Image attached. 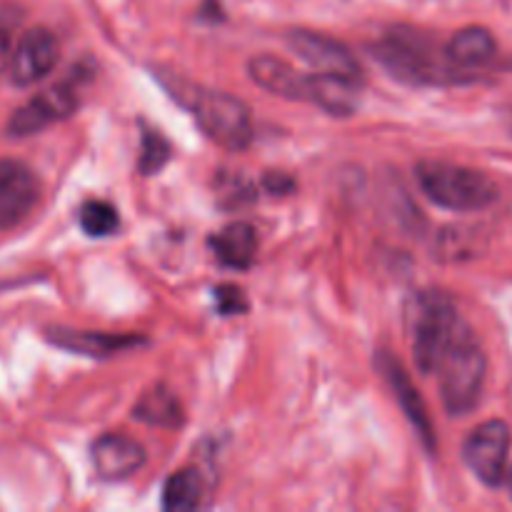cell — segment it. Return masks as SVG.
<instances>
[{"mask_svg": "<svg viewBox=\"0 0 512 512\" xmlns=\"http://www.w3.org/2000/svg\"><path fill=\"white\" fill-rule=\"evenodd\" d=\"M420 190L435 205L455 213H475L498 200V185L485 173L445 160H423L415 168Z\"/></svg>", "mask_w": 512, "mask_h": 512, "instance_id": "obj_5", "label": "cell"}, {"mask_svg": "<svg viewBox=\"0 0 512 512\" xmlns=\"http://www.w3.org/2000/svg\"><path fill=\"white\" fill-rule=\"evenodd\" d=\"M170 90L183 100L185 108L198 120L200 130L213 143L228 150L248 148L253 140V123H250V110L243 100L223 90L193 88V85L180 83L178 78L173 80Z\"/></svg>", "mask_w": 512, "mask_h": 512, "instance_id": "obj_2", "label": "cell"}, {"mask_svg": "<svg viewBox=\"0 0 512 512\" xmlns=\"http://www.w3.org/2000/svg\"><path fill=\"white\" fill-rule=\"evenodd\" d=\"M505 485H508V493H510V498H512V470H508V473H505V480H503Z\"/></svg>", "mask_w": 512, "mask_h": 512, "instance_id": "obj_23", "label": "cell"}, {"mask_svg": "<svg viewBox=\"0 0 512 512\" xmlns=\"http://www.w3.org/2000/svg\"><path fill=\"white\" fill-rule=\"evenodd\" d=\"M60 55V43L48 28H30L15 40L10 53L8 75L18 88L40 83L55 68Z\"/></svg>", "mask_w": 512, "mask_h": 512, "instance_id": "obj_8", "label": "cell"}, {"mask_svg": "<svg viewBox=\"0 0 512 512\" xmlns=\"http://www.w3.org/2000/svg\"><path fill=\"white\" fill-rule=\"evenodd\" d=\"M510 445L512 435L508 425L503 420H488L468 435L463 445V460L480 483L498 488L508 473Z\"/></svg>", "mask_w": 512, "mask_h": 512, "instance_id": "obj_6", "label": "cell"}, {"mask_svg": "<svg viewBox=\"0 0 512 512\" xmlns=\"http://www.w3.org/2000/svg\"><path fill=\"white\" fill-rule=\"evenodd\" d=\"M210 248L225 268L248 270L258 253V233L250 223H230L210 238Z\"/></svg>", "mask_w": 512, "mask_h": 512, "instance_id": "obj_15", "label": "cell"}, {"mask_svg": "<svg viewBox=\"0 0 512 512\" xmlns=\"http://www.w3.org/2000/svg\"><path fill=\"white\" fill-rule=\"evenodd\" d=\"M215 305H218L220 315H240L248 310V300H245L243 290L235 288V285L215 288Z\"/></svg>", "mask_w": 512, "mask_h": 512, "instance_id": "obj_22", "label": "cell"}, {"mask_svg": "<svg viewBox=\"0 0 512 512\" xmlns=\"http://www.w3.org/2000/svg\"><path fill=\"white\" fill-rule=\"evenodd\" d=\"M433 373L438 375L440 398L450 415H468L478 408L488 375V358L468 325L445 350Z\"/></svg>", "mask_w": 512, "mask_h": 512, "instance_id": "obj_1", "label": "cell"}, {"mask_svg": "<svg viewBox=\"0 0 512 512\" xmlns=\"http://www.w3.org/2000/svg\"><path fill=\"white\" fill-rule=\"evenodd\" d=\"M465 325L468 323L460 318L453 300L440 290H428L413 300L408 313V330L420 373H433L435 365L463 333Z\"/></svg>", "mask_w": 512, "mask_h": 512, "instance_id": "obj_3", "label": "cell"}, {"mask_svg": "<svg viewBox=\"0 0 512 512\" xmlns=\"http://www.w3.org/2000/svg\"><path fill=\"white\" fill-rule=\"evenodd\" d=\"M18 23H20V15L15 13V10H0V73L8 70Z\"/></svg>", "mask_w": 512, "mask_h": 512, "instance_id": "obj_21", "label": "cell"}, {"mask_svg": "<svg viewBox=\"0 0 512 512\" xmlns=\"http://www.w3.org/2000/svg\"><path fill=\"white\" fill-rule=\"evenodd\" d=\"M133 418L145 425L173 430L183 423V405H180L178 395H175L173 390L158 385V388L148 390V393L135 403Z\"/></svg>", "mask_w": 512, "mask_h": 512, "instance_id": "obj_17", "label": "cell"}, {"mask_svg": "<svg viewBox=\"0 0 512 512\" xmlns=\"http://www.w3.org/2000/svg\"><path fill=\"white\" fill-rule=\"evenodd\" d=\"M378 365H380V370H383L385 378H388L393 393L398 395L403 413L408 415V420L413 423V428L418 430V435L423 438V443L428 445V450H433L435 448L433 423H430L428 408H425L423 398H420V393L415 390V385L410 383L408 373H405V370L400 368L398 360H393L390 355H380Z\"/></svg>", "mask_w": 512, "mask_h": 512, "instance_id": "obj_14", "label": "cell"}, {"mask_svg": "<svg viewBox=\"0 0 512 512\" xmlns=\"http://www.w3.org/2000/svg\"><path fill=\"white\" fill-rule=\"evenodd\" d=\"M120 225L118 210L113 208L105 200H88V203L80 208V228L85 230L93 238H105V235H113Z\"/></svg>", "mask_w": 512, "mask_h": 512, "instance_id": "obj_19", "label": "cell"}, {"mask_svg": "<svg viewBox=\"0 0 512 512\" xmlns=\"http://www.w3.org/2000/svg\"><path fill=\"white\" fill-rule=\"evenodd\" d=\"M373 50L385 68L410 83H463L468 80V75H463L465 70L450 63L445 48L438 50L433 40L415 30H393Z\"/></svg>", "mask_w": 512, "mask_h": 512, "instance_id": "obj_4", "label": "cell"}, {"mask_svg": "<svg viewBox=\"0 0 512 512\" xmlns=\"http://www.w3.org/2000/svg\"><path fill=\"white\" fill-rule=\"evenodd\" d=\"M205 485L198 470H180L165 483L163 488V508L173 512L195 510L203 505Z\"/></svg>", "mask_w": 512, "mask_h": 512, "instance_id": "obj_18", "label": "cell"}, {"mask_svg": "<svg viewBox=\"0 0 512 512\" xmlns=\"http://www.w3.org/2000/svg\"><path fill=\"white\" fill-rule=\"evenodd\" d=\"M40 200V180L20 160L0 158V230L18 228Z\"/></svg>", "mask_w": 512, "mask_h": 512, "instance_id": "obj_9", "label": "cell"}, {"mask_svg": "<svg viewBox=\"0 0 512 512\" xmlns=\"http://www.w3.org/2000/svg\"><path fill=\"white\" fill-rule=\"evenodd\" d=\"M93 465L95 473L103 480H125L133 473H138L145 465L143 445L135 443L133 438L125 435L108 433L95 440L93 445Z\"/></svg>", "mask_w": 512, "mask_h": 512, "instance_id": "obj_12", "label": "cell"}, {"mask_svg": "<svg viewBox=\"0 0 512 512\" xmlns=\"http://www.w3.org/2000/svg\"><path fill=\"white\" fill-rule=\"evenodd\" d=\"M290 48L300 60L310 65L320 75H338V78L363 83V70H360L355 55L338 40L308 30H295L288 38Z\"/></svg>", "mask_w": 512, "mask_h": 512, "instance_id": "obj_10", "label": "cell"}, {"mask_svg": "<svg viewBox=\"0 0 512 512\" xmlns=\"http://www.w3.org/2000/svg\"><path fill=\"white\" fill-rule=\"evenodd\" d=\"M248 73L260 88L270 90L273 95L310 103V95H313V73H298L293 65H288L280 58H273V55H258V58L250 60Z\"/></svg>", "mask_w": 512, "mask_h": 512, "instance_id": "obj_11", "label": "cell"}, {"mask_svg": "<svg viewBox=\"0 0 512 512\" xmlns=\"http://www.w3.org/2000/svg\"><path fill=\"white\" fill-rule=\"evenodd\" d=\"M170 160V145L158 130H143L138 168L143 175H155Z\"/></svg>", "mask_w": 512, "mask_h": 512, "instance_id": "obj_20", "label": "cell"}, {"mask_svg": "<svg viewBox=\"0 0 512 512\" xmlns=\"http://www.w3.org/2000/svg\"><path fill=\"white\" fill-rule=\"evenodd\" d=\"M48 340L58 348L70 350L78 355H90V358H110L123 350H133L145 343L140 335H113V333H90V330H68V328H50Z\"/></svg>", "mask_w": 512, "mask_h": 512, "instance_id": "obj_13", "label": "cell"}, {"mask_svg": "<svg viewBox=\"0 0 512 512\" xmlns=\"http://www.w3.org/2000/svg\"><path fill=\"white\" fill-rule=\"evenodd\" d=\"M495 50H498V43H495L493 33L480 28V25H470V28L458 30L450 38V43L445 45V55L450 58V63L455 68L465 70V73L493 60Z\"/></svg>", "mask_w": 512, "mask_h": 512, "instance_id": "obj_16", "label": "cell"}, {"mask_svg": "<svg viewBox=\"0 0 512 512\" xmlns=\"http://www.w3.org/2000/svg\"><path fill=\"white\" fill-rule=\"evenodd\" d=\"M80 103V88L78 80H63V83L53 85V88L43 90L40 95L30 98L28 103L20 105L13 113L8 123L10 135H33L45 130L48 125L60 123V120L70 118L78 110Z\"/></svg>", "mask_w": 512, "mask_h": 512, "instance_id": "obj_7", "label": "cell"}]
</instances>
